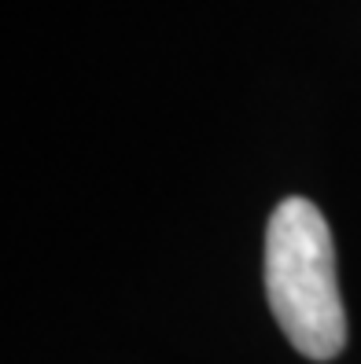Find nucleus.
I'll return each instance as SVG.
<instances>
[{
    "instance_id": "nucleus-1",
    "label": "nucleus",
    "mask_w": 361,
    "mask_h": 364,
    "mask_svg": "<svg viewBox=\"0 0 361 364\" xmlns=\"http://www.w3.org/2000/svg\"><path fill=\"white\" fill-rule=\"evenodd\" d=\"M266 298L303 357L332 360L347 346L328 221L310 199H284L266 228Z\"/></svg>"
}]
</instances>
